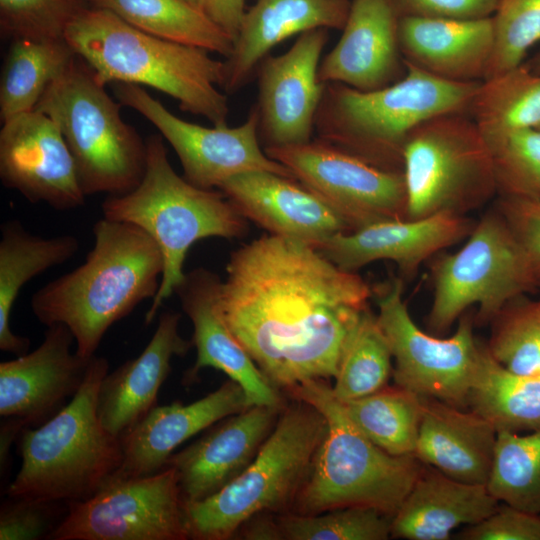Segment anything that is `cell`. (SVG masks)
<instances>
[{"mask_svg":"<svg viewBox=\"0 0 540 540\" xmlns=\"http://www.w3.org/2000/svg\"><path fill=\"white\" fill-rule=\"evenodd\" d=\"M52 540L189 539L173 467L143 477L111 479L94 495L70 502Z\"/></svg>","mask_w":540,"mask_h":540,"instance_id":"5bb4252c","label":"cell"},{"mask_svg":"<svg viewBox=\"0 0 540 540\" xmlns=\"http://www.w3.org/2000/svg\"><path fill=\"white\" fill-rule=\"evenodd\" d=\"M423 400L416 458L454 480L487 485L497 443L493 425L470 409Z\"/></svg>","mask_w":540,"mask_h":540,"instance_id":"4316f807","label":"cell"},{"mask_svg":"<svg viewBox=\"0 0 540 540\" xmlns=\"http://www.w3.org/2000/svg\"><path fill=\"white\" fill-rule=\"evenodd\" d=\"M283 540H386L391 537L392 516L363 506L328 510L318 514H277Z\"/></svg>","mask_w":540,"mask_h":540,"instance_id":"f35d334b","label":"cell"},{"mask_svg":"<svg viewBox=\"0 0 540 540\" xmlns=\"http://www.w3.org/2000/svg\"><path fill=\"white\" fill-rule=\"evenodd\" d=\"M406 66L402 78L376 90L326 84L315 119L326 142L403 172L404 145L418 125L443 114H468L481 82H452Z\"/></svg>","mask_w":540,"mask_h":540,"instance_id":"8992f818","label":"cell"},{"mask_svg":"<svg viewBox=\"0 0 540 540\" xmlns=\"http://www.w3.org/2000/svg\"><path fill=\"white\" fill-rule=\"evenodd\" d=\"M286 392L316 408L327 422L291 513L312 515L363 506L393 517L424 464L414 454L396 456L375 445L350 420L326 380L305 381Z\"/></svg>","mask_w":540,"mask_h":540,"instance_id":"52a82bcc","label":"cell"},{"mask_svg":"<svg viewBox=\"0 0 540 540\" xmlns=\"http://www.w3.org/2000/svg\"><path fill=\"white\" fill-rule=\"evenodd\" d=\"M327 29L300 34L288 51L267 57L259 71V130L269 146L311 141L326 84L319 80Z\"/></svg>","mask_w":540,"mask_h":540,"instance_id":"e0dca14e","label":"cell"},{"mask_svg":"<svg viewBox=\"0 0 540 540\" xmlns=\"http://www.w3.org/2000/svg\"><path fill=\"white\" fill-rule=\"evenodd\" d=\"M205 13L234 42L246 13L245 0H206Z\"/></svg>","mask_w":540,"mask_h":540,"instance_id":"7dc6e473","label":"cell"},{"mask_svg":"<svg viewBox=\"0 0 540 540\" xmlns=\"http://www.w3.org/2000/svg\"><path fill=\"white\" fill-rule=\"evenodd\" d=\"M399 20L393 0H353L341 38L320 62L319 80L371 91L402 78Z\"/></svg>","mask_w":540,"mask_h":540,"instance_id":"44dd1931","label":"cell"},{"mask_svg":"<svg viewBox=\"0 0 540 540\" xmlns=\"http://www.w3.org/2000/svg\"><path fill=\"white\" fill-rule=\"evenodd\" d=\"M468 409L497 432L540 431V374L513 373L496 362L484 344L468 395Z\"/></svg>","mask_w":540,"mask_h":540,"instance_id":"4dcf8cb0","label":"cell"},{"mask_svg":"<svg viewBox=\"0 0 540 540\" xmlns=\"http://www.w3.org/2000/svg\"><path fill=\"white\" fill-rule=\"evenodd\" d=\"M430 264L432 304L429 333L442 335L470 306L476 324H486L511 299L537 291L528 260L500 212L488 209L454 253H438Z\"/></svg>","mask_w":540,"mask_h":540,"instance_id":"30bf717a","label":"cell"},{"mask_svg":"<svg viewBox=\"0 0 540 540\" xmlns=\"http://www.w3.org/2000/svg\"><path fill=\"white\" fill-rule=\"evenodd\" d=\"M405 63L452 82L486 79L495 48L493 18L458 20L400 17Z\"/></svg>","mask_w":540,"mask_h":540,"instance_id":"d4e9b609","label":"cell"},{"mask_svg":"<svg viewBox=\"0 0 540 540\" xmlns=\"http://www.w3.org/2000/svg\"><path fill=\"white\" fill-rule=\"evenodd\" d=\"M392 354L378 320L365 308L344 342L333 395L346 402L375 393L388 385L392 376Z\"/></svg>","mask_w":540,"mask_h":540,"instance_id":"d590c367","label":"cell"},{"mask_svg":"<svg viewBox=\"0 0 540 540\" xmlns=\"http://www.w3.org/2000/svg\"><path fill=\"white\" fill-rule=\"evenodd\" d=\"M489 323L491 332L485 345L491 357L513 373L540 374V298L517 296Z\"/></svg>","mask_w":540,"mask_h":540,"instance_id":"74e56055","label":"cell"},{"mask_svg":"<svg viewBox=\"0 0 540 540\" xmlns=\"http://www.w3.org/2000/svg\"><path fill=\"white\" fill-rule=\"evenodd\" d=\"M64 38L102 85L150 86L213 126L227 124L228 98L217 88L223 86L225 62L209 51L151 35L95 6L75 14Z\"/></svg>","mask_w":540,"mask_h":540,"instance_id":"3957f363","label":"cell"},{"mask_svg":"<svg viewBox=\"0 0 540 540\" xmlns=\"http://www.w3.org/2000/svg\"><path fill=\"white\" fill-rule=\"evenodd\" d=\"M34 110L60 128L85 196L122 195L139 185L146 142L124 122L120 105L79 56L48 85Z\"/></svg>","mask_w":540,"mask_h":540,"instance_id":"9c48e42d","label":"cell"},{"mask_svg":"<svg viewBox=\"0 0 540 540\" xmlns=\"http://www.w3.org/2000/svg\"><path fill=\"white\" fill-rule=\"evenodd\" d=\"M499 504L486 485L454 480L424 464L392 517L391 537L447 540L454 529L482 521Z\"/></svg>","mask_w":540,"mask_h":540,"instance_id":"f1b7e54d","label":"cell"},{"mask_svg":"<svg viewBox=\"0 0 540 540\" xmlns=\"http://www.w3.org/2000/svg\"><path fill=\"white\" fill-rule=\"evenodd\" d=\"M486 486L500 503L540 516V431L497 432Z\"/></svg>","mask_w":540,"mask_h":540,"instance_id":"8d00e7d4","label":"cell"},{"mask_svg":"<svg viewBox=\"0 0 540 540\" xmlns=\"http://www.w3.org/2000/svg\"><path fill=\"white\" fill-rule=\"evenodd\" d=\"M475 223L468 215L450 212L415 220H387L338 233L316 249L351 272L377 260H391L403 278L412 279L423 262L466 239Z\"/></svg>","mask_w":540,"mask_h":540,"instance_id":"d6986e66","label":"cell"},{"mask_svg":"<svg viewBox=\"0 0 540 540\" xmlns=\"http://www.w3.org/2000/svg\"><path fill=\"white\" fill-rule=\"evenodd\" d=\"M27 498L10 497L0 513V540L46 539L53 531L52 505Z\"/></svg>","mask_w":540,"mask_h":540,"instance_id":"f6af8a7d","label":"cell"},{"mask_svg":"<svg viewBox=\"0 0 540 540\" xmlns=\"http://www.w3.org/2000/svg\"><path fill=\"white\" fill-rule=\"evenodd\" d=\"M93 234L95 243L84 263L31 299L35 317L47 327L65 325L84 359L95 355L114 323L155 297L163 272L159 247L139 227L103 217Z\"/></svg>","mask_w":540,"mask_h":540,"instance_id":"7a4b0ae2","label":"cell"},{"mask_svg":"<svg viewBox=\"0 0 540 540\" xmlns=\"http://www.w3.org/2000/svg\"><path fill=\"white\" fill-rule=\"evenodd\" d=\"M494 207L523 250L540 289V200L497 196Z\"/></svg>","mask_w":540,"mask_h":540,"instance_id":"7bdbcfd3","label":"cell"},{"mask_svg":"<svg viewBox=\"0 0 540 540\" xmlns=\"http://www.w3.org/2000/svg\"><path fill=\"white\" fill-rule=\"evenodd\" d=\"M73 235L50 238L35 236L22 223L9 220L1 225L0 239V349L17 356L27 353L29 339L14 334L10 318L23 286L51 267L63 264L79 250Z\"/></svg>","mask_w":540,"mask_h":540,"instance_id":"f546056e","label":"cell"},{"mask_svg":"<svg viewBox=\"0 0 540 540\" xmlns=\"http://www.w3.org/2000/svg\"><path fill=\"white\" fill-rule=\"evenodd\" d=\"M108 369V360L94 355L70 401L37 428H23L17 437L21 467L8 487L9 497L82 501L119 469L121 439L105 429L97 412L99 385Z\"/></svg>","mask_w":540,"mask_h":540,"instance_id":"5b68a950","label":"cell"},{"mask_svg":"<svg viewBox=\"0 0 540 540\" xmlns=\"http://www.w3.org/2000/svg\"><path fill=\"white\" fill-rule=\"evenodd\" d=\"M180 314L163 312L142 353L127 360L102 379L97 396L98 417L107 431L121 437L157 405L161 385L171 371L174 356L193 346L178 332Z\"/></svg>","mask_w":540,"mask_h":540,"instance_id":"484cf974","label":"cell"},{"mask_svg":"<svg viewBox=\"0 0 540 540\" xmlns=\"http://www.w3.org/2000/svg\"><path fill=\"white\" fill-rule=\"evenodd\" d=\"M282 409L253 405L173 453L164 468L176 470L183 504L204 500L237 478L272 433Z\"/></svg>","mask_w":540,"mask_h":540,"instance_id":"ffe728a7","label":"cell"},{"mask_svg":"<svg viewBox=\"0 0 540 540\" xmlns=\"http://www.w3.org/2000/svg\"><path fill=\"white\" fill-rule=\"evenodd\" d=\"M132 26L162 39L191 45L228 58L232 38L204 11L184 0H89Z\"/></svg>","mask_w":540,"mask_h":540,"instance_id":"1f68e13d","label":"cell"},{"mask_svg":"<svg viewBox=\"0 0 540 540\" xmlns=\"http://www.w3.org/2000/svg\"><path fill=\"white\" fill-rule=\"evenodd\" d=\"M349 0H257L246 11L225 62L223 87H241L256 65L282 41L314 29H343Z\"/></svg>","mask_w":540,"mask_h":540,"instance_id":"83f0119b","label":"cell"},{"mask_svg":"<svg viewBox=\"0 0 540 540\" xmlns=\"http://www.w3.org/2000/svg\"><path fill=\"white\" fill-rule=\"evenodd\" d=\"M484 138L497 196L540 200V131L520 129Z\"/></svg>","mask_w":540,"mask_h":540,"instance_id":"ab89813d","label":"cell"},{"mask_svg":"<svg viewBox=\"0 0 540 540\" xmlns=\"http://www.w3.org/2000/svg\"><path fill=\"white\" fill-rule=\"evenodd\" d=\"M184 1L190 4L191 6L205 12L206 0H184Z\"/></svg>","mask_w":540,"mask_h":540,"instance_id":"f907efd6","label":"cell"},{"mask_svg":"<svg viewBox=\"0 0 540 540\" xmlns=\"http://www.w3.org/2000/svg\"><path fill=\"white\" fill-rule=\"evenodd\" d=\"M293 400L237 478L204 500L183 504L189 539L228 540L255 514L291 512L327 430L320 411Z\"/></svg>","mask_w":540,"mask_h":540,"instance_id":"ba28073f","label":"cell"},{"mask_svg":"<svg viewBox=\"0 0 540 540\" xmlns=\"http://www.w3.org/2000/svg\"><path fill=\"white\" fill-rule=\"evenodd\" d=\"M400 17L473 20L492 17L500 0H393Z\"/></svg>","mask_w":540,"mask_h":540,"instance_id":"bcb514c9","label":"cell"},{"mask_svg":"<svg viewBox=\"0 0 540 540\" xmlns=\"http://www.w3.org/2000/svg\"><path fill=\"white\" fill-rule=\"evenodd\" d=\"M251 406L244 389L231 379L188 405L180 401L156 405L120 437L122 463L111 479L143 477L162 470L183 442Z\"/></svg>","mask_w":540,"mask_h":540,"instance_id":"603a6c76","label":"cell"},{"mask_svg":"<svg viewBox=\"0 0 540 540\" xmlns=\"http://www.w3.org/2000/svg\"><path fill=\"white\" fill-rule=\"evenodd\" d=\"M350 420L389 454H414L423 413V397L400 386L341 402Z\"/></svg>","mask_w":540,"mask_h":540,"instance_id":"e575fe53","label":"cell"},{"mask_svg":"<svg viewBox=\"0 0 540 540\" xmlns=\"http://www.w3.org/2000/svg\"><path fill=\"white\" fill-rule=\"evenodd\" d=\"M217 189L243 217L273 235L316 248L338 233L349 232L336 211L296 179L253 171L231 177Z\"/></svg>","mask_w":540,"mask_h":540,"instance_id":"7402d4cb","label":"cell"},{"mask_svg":"<svg viewBox=\"0 0 540 540\" xmlns=\"http://www.w3.org/2000/svg\"><path fill=\"white\" fill-rule=\"evenodd\" d=\"M81 0H0L1 30L16 38L65 39Z\"/></svg>","mask_w":540,"mask_h":540,"instance_id":"b9f144b4","label":"cell"},{"mask_svg":"<svg viewBox=\"0 0 540 540\" xmlns=\"http://www.w3.org/2000/svg\"><path fill=\"white\" fill-rule=\"evenodd\" d=\"M75 57L65 39H13L0 82L2 123L34 110L48 85Z\"/></svg>","mask_w":540,"mask_h":540,"instance_id":"d6a6232c","label":"cell"},{"mask_svg":"<svg viewBox=\"0 0 540 540\" xmlns=\"http://www.w3.org/2000/svg\"><path fill=\"white\" fill-rule=\"evenodd\" d=\"M75 342L63 324L48 326L32 352L0 363V415L28 425H41L80 388L90 359L71 351Z\"/></svg>","mask_w":540,"mask_h":540,"instance_id":"ac0fdd59","label":"cell"},{"mask_svg":"<svg viewBox=\"0 0 540 540\" xmlns=\"http://www.w3.org/2000/svg\"><path fill=\"white\" fill-rule=\"evenodd\" d=\"M456 536L462 540H540V516L503 503Z\"/></svg>","mask_w":540,"mask_h":540,"instance_id":"ee69618b","label":"cell"},{"mask_svg":"<svg viewBox=\"0 0 540 540\" xmlns=\"http://www.w3.org/2000/svg\"><path fill=\"white\" fill-rule=\"evenodd\" d=\"M468 115L484 136L520 129L540 131V74L523 62L482 81Z\"/></svg>","mask_w":540,"mask_h":540,"instance_id":"836d02e7","label":"cell"},{"mask_svg":"<svg viewBox=\"0 0 540 540\" xmlns=\"http://www.w3.org/2000/svg\"><path fill=\"white\" fill-rule=\"evenodd\" d=\"M0 178L31 203L56 210L85 203L72 154L58 125L32 110L3 122L0 130Z\"/></svg>","mask_w":540,"mask_h":540,"instance_id":"2e32d148","label":"cell"},{"mask_svg":"<svg viewBox=\"0 0 540 540\" xmlns=\"http://www.w3.org/2000/svg\"><path fill=\"white\" fill-rule=\"evenodd\" d=\"M492 18L495 48L486 79L522 64L540 42V0H500Z\"/></svg>","mask_w":540,"mask_h":540,"instance_id":"60d3db41","label":"cell"},{"mask_svg":"<svg viewBox=\"0 0 540 540\" xmlns=\"http://www.w3.org/2000/svg\"><path fill=\"white\" fill-rule=\"evenodd\" d=\"M534 73L540 74V51L525 63Z\"/></svg>","mask_w":540,"mask_h":540,"instance_id":"681fc988","label":"cell"},{"mask_svg":"<svg viewBox=\"0 0 540 540\" xmlns=\"http://www.w3.org/2000/svg\"><path fill=\"white\" fill-rule=\"evenodd\" d=\"M235 536L249 540H283L277 514L262 512L245 521Z\"/></svg>","mask_w":540,"mask_h":540,"instance_id":"c3c4849f","label":"cell"},{"mask_svg":"<svg viewBox=\"0 0 540 540\" xmlns=\"http://www.w3.org/2000/svg\"><path fill=\"white\" fill-rule=\"evenodd\" d=\"M219 282L216 274L198 268L186 274L175 291L193 324L191 341L197 351L196 361L184 374L183 383L190 385L201 369L211 367L237 382L253 405L284 408L280 391L260 371L218 313Z\"/></svg>","mask_w":540,"mask_h":540,"instance_id":"cb8c5ba5","label":"cell"},{"mask_svg":"<svg viewBox=\"0 0 540 540\" xmlns=\"http://www.w3.org/2000/svg\"><path fill=\"white\" fill-rule=\"evenodd\" d=\"M264 151L335 210L349 232L381 221L407 219L401 171L381 168L325 141L269 146Z\"/></svg>","mask_w":540,"mask_h":540,"instance_id":"4fadbf2b","label":"cell"},{"mask_svg":"<svg viewBox=\"0 0 540 540\" xmlns=\"http://www.w3.org/2000/svg\"><path fill=\"white\" fill-rule=\"evenodd\" d=\"M407 219L459 215L497 196L488 144L465 113L436 116L418 125L403 149Z\"/></svg>","mask_w":540,"mask_h":540,"instance_id":"8fae6325","label":"cell"},{"mask_svg":"<svg viewBox=\"0 0 540 540\" xmlns=\"http://www.w3.org/2000/svg\"><path fill=\"white\" fill-rule=\"evenodd\" d=\"M372 291L315 247L263 235L233 252L216 308L279 391L334 378L344 342Z\"/></svg>","mask_w":540,"mask_h":540,"instance_id":"6da1fadb","label":"cell"},{"mask_svg":"<svg viewBox=\"0 0 540 540\" xmlns=\"http://www.w3.org/2000/svg\"><path fill=\"white\" fill-rule=\"evenodd\" d=\"M403 289V279L394 278L377 298V320L395 362V385L423 398L468 409L484 348L474 336V315L465 312L450 337L424 332L408 311Z\"/></svg>","mask_w":540,"mask_h":540,"instance_id":"7c38bea8","label":"cell"},{"mask_svg":"<svg viewBox=\"0 0 540 540\" xmlns=\"http://www.w3.org/2000/svg\"><path fill=\"white\" fill-rule=\"evenodd\" d=\"M146 149V168L139 185L126 194L109 196L102 213L104 218L139 227L161 251V282L145 315L149 324L184 281L183 266L191 246L209 237H240L247 224L220 190L197 187L176 173L161 135L150 136Z\"/></svg>","mask_w":540,"mask_h":540,"instance_id":"277c9868","label":"cell"},{"mask_svg":"<svg viewBox=\"0 0 540 540\" xmlns=\"http://www.w3.org/2000/svg\"><path fill=\"white\" fill-rule=\"evenodd\" d=\"M119 102L149 120L176 152L184 178L193 185L218 188L227 179L253 171H267L295 179L292 172L261 150L259 113L255 107L244 123L203 127L172 114L141 86L115 83Z\"/></svg>","mask_w":540,"mask_h":540,"instance_id":"9a60e30c","label":"cell"}]
</instances>
